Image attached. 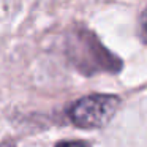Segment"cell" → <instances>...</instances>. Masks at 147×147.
I'll return each instance as SVG.
<instances>
[{"label":"cell","mask_w":147,"mask_h":147,"mask_svg":"<svg viewBox=\"0 0 147 147\" xmlns=\"http://www.w3.org/2000/svg\"><path fill=\"white\" fill-rule=\"evenodd\" d=\"M139 35H141V40L144 43H147V10L142 13L141 16V22H139Z\"/></svg>","instance_id":"2"},{"label":"cell","mask_w":147,"mask_h":147,"mask_svg":"<svg viewBox=\"0 0 147 147\" xmlns=\"http://www.w3.org/2000/svg\"><path fill=\"white\" fill-rule=\"evenodd\" d=\"M120 100L115 95L95 93L79 98L68 109V117L79 128H103L117 112Z\"/></svg>","instance_id":"1"},{"label":"cell","mask_w":147,"mask_h":147,"mask_svg":"<svg viewBox=\"0 0 147 147\" xmlns=\"http://www.w3.org/2000/svg\"><path fill=\"white\" fill-rule=\"evenodd\" d=\"M55 147H92L87 141H60Z\"/></svg>","instance_id":"3"},{"label":"cell","mask_w":147,"mask_h":147,"mask_svg":"<svg viewBox=\"0 0 147 147\" xmlns=\"http://www.w3.org/2000/svg\"><path fill=\"white\" fill-rule=\"evenodd\" d=\"M0 147H16V144L10 142V141H7V142H2L0 144Z\"/></svg>","instance_id":"4"}]
</instances>
